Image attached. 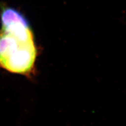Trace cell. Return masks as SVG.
Returning <instances> with one entry per match:
<instances>
[{"mask_svg": "<svg viewBox=\"0 0 126 126\" xmlns=\"http://www.w3.org/2000/svg\"><path fill=\"white\" fill-rule=\"evenodd\" d=\"M0 67L29 78L35 76L37 47L29 21L21 12L10 7L1 12Z\"/></svg>", "mask_w": 126, "mask_h": 126, "instance_id": "6da1fadb", "label": "cell"}]
</instances>
